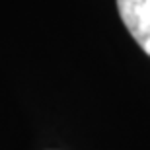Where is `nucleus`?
I'll use <instances>...</instances> for the list:
<instances>
[{"instance_id":"obj_1","label":"nucleus","mask_w":150,"mask_h":150,"mask_svg":"<svg viewBox=\"0 0 150 150\" xmlns=\"http://www.w3.org/2000/svg\"><path fill=\"white\" fill-rule=\"evenodd\" d=\"M117 10L129 33L150 57V0H117Z\"/></svg>"}]
</instances>
